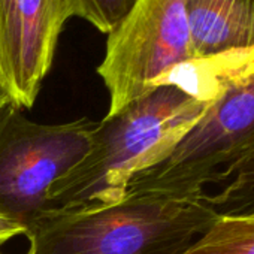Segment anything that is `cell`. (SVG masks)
<instances>
[{
  "label": "cell",
  "mask_w": 254,
  "mask_h": 254,
  "mask_svg": "<svg viewBox=\"0 0 254 254\" xmlns=\"http://www.w3.org/2000/svg\"><path fill=\"white\" fill-rule=\"evenodd\" d=\"M211 105L172 85L156 87L96 123L88 153L50 189V208L105 205L139 174L165 162Z\"/></svg>",
  "instance_id": "obj_1"
},
{
  "label": "cell",
  "mask_w": 254,
  "mask_h": 254,
  "mask_svg": "<svg viewBox=\"0 0 254 254\" xmlns=\"http://www.w3.org/2000/svg\"><path fill=\"white\" fill-rule=\"evenodd\" d=\"M217 217L208 193L129 189L112 203L51 208L27 227L26 254H180Z\"/></svg>",
  "instance_id": "obj_2"
},
{
  "label": "cell",
  "mask_w": 254,
  "mask_h": 254,
  "mask_svg": "<svg viewBox=\"0 0 254 254\" xmlns=\"http://www.w3.org/2000/svg\"><path fill=\"white\" fill-rule=\"evenodd\" d=\"M94 127L87 117L38 123L6 105L0 111V212L29 227L50 211V189L88 153Z\"/></svg>",
  "instance_id": "obj_3"
},
{
  "label": "cell",
  "mask_w": 254,
  "mask_h": 254,
  "mask_svg": "<svg viewBox=\"0 0 254 254\" xmlns=\"http://www.w3.org/2000/svg\"><path fill=\"white\" fill-rule=\"evenodd\" d=\"M190 0H136L108 35L97 67L109 93L108 115L154 90L174 66L191 59L187 8Z\"/></svg>",
  "instance_id": "obj_4"
},
{
  "label": "cell",
  "mask_w": 254,
  "mask_h": 254,
  "mask_svg": "<svg viewBox=\"0 0 254 254\" xmlns=\"http://www.w3.org/2000/svg\"><path fill=\"white\" fill-rule=\"evenodd\" d=\"M254 147V73L212 103L174 153L129 189L202 194Z\"/></svg>",
  "instance_id": "obj_5"
},
{
  "label": "cell",
  "mask_w": 254,
  "mask_h": 254,
  "mask_svg": "<svg viewBox=\"0 0 254 254\" xmlns=\"http://www.w3.org/2000/svg\"><path fill=\"white\" fill-rule=\"evenodd\" d=\"M69 18L66 0H14L9 24L0 39V76L15 106H33Z\"/></svg>",
  "instance_id": "obj_6"
},
{
  "label": "cell",
  "mask_w": 254,
  "mask_h": 254,
  "mask_svg": "<svg viewBox=\"0 0 254 254\" xmlns=\"http://www.w3.org/2000/svg\"><path fill=\"white\" fill-rule=\"evenodd\" d=\"M191 59L254 45V0H190Z\"/></svg>",
  "instance_id": "obj_7"
},
{
  "label": "cell",
  "mask_w": 254,
  "mask_h": 254,
  "mask_svg": "<svg viewBox=\"0 0 254 254\" xmlns=\"http://www.w3.org/2000/svg\"><path fill=\"white\" fill-rule=\"evenodd\" d=\"M254 73V45L189 59L166 72L156 87L172 85L212 105Z\"/></svg>",
  "instance_id": "obj_8"
},
{
  "label": "cell",
  "mask_w": 254,
  "mask_h": 254,
  "mask_svg": "<svg viewBox=\"0 0 254 254\" xmlns=\"http://www.w3.org/2000/svg\"><path fill=\"white\" fill-rule=\"evenodd\" d=\"M180 254H254V212L218 214Z\"/></svg>",
  "instance_id": "obj_9"
},
{
  "label": "cell",
  "mask_w": 254,
  "mask_h": 254,
  "mask_svg": "<svg viewBox=\"0 0 254 254\" xmlns=\"http://www.w3.org/2000/svg\"><path fill=\"white\" fill-rule=\"evenodd\" d=\"M208 202L218 214L254 212V147L221 172Z\"/></svg>",
  "instance_id": "obj_10"
},
{
  "label": "cell",
  "mask_w": 254,
  "mask_h": 254,
  "mask_svg": "<svg viewBox=\"0 0 254 254\" xmlns=\"http://www.w3.org/2000/svg\"><path fill=\"white\" fill-rule=\"evenodd\" d=\"M136 0H66L70 17L88 21L99 32L111 35L129 15Z\"/></svg>",
  "instance_id": "obj_11"
},
{
  "label": "cell",
  "mask_w": 254,
  "mask_h": 254,
  "mask_svg": "<svg viewBox=\"0 0 254 254\" xmlns=\"http://www.w3.org/2000/svg\"><path fill=\"white\" fill-rule=\"evenodd\" d=\"M21 235H27V226L0 212V247Z\"/></svg>",
  "instance_id": "obj_12"
},
{
  "label": "cell",
  "mask_w": 254,
  "mask_h": 254,
  "mask_svg": "<svg viewBox=\"0 0 254 254\" xmlns=\"http://www.w3.org/2000/svg\"><path fill=\"white\" fill-rule=\"evenodd\" d=\"M9 103H12L11 102V99H9V96H8V93L0 87V111H2L6 105H9Z\"/></svg>",
  "instance_id": "obj_13"
},
{
  "label": "cell",
  "mask_w": 254,
  "mask_h": 254,
  "mask_svg": "<svg viewBox=\"0 0 254 254\" xmlns=\"http://www.w3.org/2000/svg\"><path fill=\"white\" fill-rule=\"evenodd\" d=\"M0 87H2V88H3V85H2V76H0ZM3 90H5V88H3Z\"/></svg>",
  "instance_id": "obj_14"
},
{
  "label": "cell",
  "mask_w": 254,
  "mask_h": 254,
  "mask_svg": "<svg viewBox=\"0 0 254 254\" xmlns=\"http://www.w3.org/2000/svg\"><path fill=\"white\" fill-rule=\"evenodd\" d=\"M0 254H6V253H3V251H2V247H0Z\"/></svg>",
  "instance_id": "obj_15"
}]
</instances>
